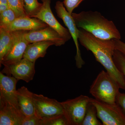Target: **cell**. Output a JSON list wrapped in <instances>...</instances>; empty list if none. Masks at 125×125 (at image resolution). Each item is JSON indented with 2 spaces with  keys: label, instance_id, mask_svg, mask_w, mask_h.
Wrapping results in <instances>:
<instances>
[{
  "label": "cell",
  "instance_id": "cell-1",
  "mask_svg": "<svg viewBox=\"0 0 125 125\" xmlns=\"http://www.w3.org/2000/svg\"><path fill=\"white\" fill-rule=\"evenodd\" d=\"M79 41L87 51L92 52L96 61L118 83L120 88L125 90V80L113 60L115 47L113 39H101L82 29H79Z\"/></svg>",
  "mask_w": 125,
  "mask_h": 125
},
{
  "label": "cell",
  "instance_id": "cell-2",
  "mask_svg": "<svg viewBox=\"0 0 125 125\" xmlns=\"http://www.w3.org/2000/svg\"><path fill=\"white\" fill-rule=\"evenodd\" d=\"M72 15L78 28L84 30L97 38L121 39V34L114 22L98 11H82L72 13Z\"/></svg>",
  "mask_w": 125,
  "mask_h": 125
},
{
  "label": "cell",
  "instance_id": "cell-3",
  "mask_svg": "<svg viewBox=\"0 0 125 125\" xmlns=\"http://www.w3.org/2000/svg\"><path fill=\"white\" fill-rule=\"evenodd\" d=\"M120 87L117 82L107 71L98 74L90 87L89 92L97 101L109 104H115Z\"/></svg>",
  "mask_w": 125,
  "mask_h": 125
},
{
  "label": "cell",
  "instance_id": "cell-4",
  "mask_svg": "<svg viewBox=\"0 0 125 125\" xmlns=\"http://www.w3.org/2000/svg\"><path fill=\"white\" fill-rule=\"evenodd\" d=\"M90 99L88 96L81 95L61 102L64 114L70 125H81Z\"/></svg>",
  "mask_w": 125,
  "mask_h": 125
},
{
  "label": "cell",
  "instance_id": "cell-5",
  "mask_svg": "<svg viewBox=\"0 0 125 125\" xmlns=\"http://www.w3.org/2000/svg\"><path fill=\"white\" fill-rule=\"evenodd\" d=\"M97 110L98 118L103 125H125V115L116 104H109L90 98Z\"/></svg>",
  "mask_w": 125,
  "mask_h": 125
},
{
  "label": "cell",
  "instance_id": "cell-6",
  "mask_svg": "<svg viewBox=\"0 0 125 125\" xmlns=\"http://www.w3.org/2000/svg\"><path fill=\"white\" fill-rule=\"evenodd\" d=\"M55 9L57 16L64 22L73 38L76 50V55L75 57L76 66L78 69H81L85 64V62L81 57L78 42L79 29L76 26L72 15L68 13L65 8L63 2L60 1H57L56 2Z\"/></svg>",
  "mask_w": 125,
  "mask_h": 125
},
{
  "label": "cell",
  "instance_id": "cell-7",
  "mask_svg": "<svg viewBox=\"0 0 125 125\" xmlns=\"http://www.w3.org/2000/svg\"><path fill=\"white\" fill-rule=\"evenodd\" d=\"M27 31L18 30L11 31L13 42L11 47L7 54L0 61V65L14 64L23 58L27 46L30 43L25 38V34Z\"/></svg>",
  "mask_w": 125,
  "mask_h": 125
},
{
  "label": "cell",
  "instance_id": "cell-8",
  "mask_svg": "<svg viewBox=\"0 0 125 125\" xmlns=\"http://www.w3.org/2000/svg\"><path fill=\"white\" fill-rule=\"evenodd\" d=\"M33 98L35 114L41 119L64 114L61 103L56 99L34 93Z\"/></svg>",
  "mask_w": 125,
  "mask_h": 125
},
{
  "label": "cell",
  "instance_id": "cell-9",
  "mask_svg": "<svg viewBox=\"0 0 125 125\" xmlns=\"http://www.w3.org/2000/svg\"><path fill=\"white\" fill-rule=\"evenodd\" d=\"M1 72L13 76L18 80L28 83L32 80L35 74V62L23 58L14 64L4 66Z\"/></svg>",
  "mask_w": 125,
  "mask_h": 125
},
{
  "label": "cell",
  "instance_id": "cell-10",
  "mask_svg": "<svg viewBox=\"0 0 125 125\" xmlns=\"http://www.w3.org/2000/svg\"><path fill=\"white\" fill-rule=\"evenodd\" d=\"M51 0H42V6L40 11L34 18H37L55 30L66 41L71 38V34L68 29L65 28L56 19L51 9Z\"/></svg>",
  "mask_w": 125,
  "mask_h": 125
},
{
  "label": "cell",
  "instance_id": "cell-11",
  "mask_svg": "<svg viewBox=\"0 0 125 125\" xmlns=\"http://www.w3.org/2000/svg\"><path fill=\"white\" fill-rule=\"evenodd\" d=\"M18 80L0 72V102L7 103L20 109L16 85Z\"/></svg>",
  "mask_w": 125,
  "mask_h": 125
},
{
  "label": "cell",
  "instance_id": "cell-12",
  "mask_svg": "<svg viewBox=\"0 0 125 125\" xmlns=\"http://www.w3.org/2000/svg\"><path fill=\"white\" fill-rule=\"evenodd\" d=\"M25 37L30 43L42 41H51L54 42L56 46H60L66 42L55 30L49 26L39 30L27 31Z\"/></svg>",
  "mask_w": 125,
  "mask_h": 125
},
{
  "label": "cell",
  "instance_id": "cell-13",
  "mask_svg": "<svg viewBox=\"0 0 125 125\" xmlns=\"http://www.w3.org/2000/svg\"><path fill=\"white\" fill-rule=\"evenodd\" d=\"M25 117L20 109L8 103L0 102V125H22Z\"/></svg>",
  "mask_w": 125,
  "mask_h": 125
},
{
  "label": "cell",
  "instance_id": "cell-14",
  "mask_svg": "<svg viewBox=\"0 0 125 125\" xmlns=\"http://www.w3.org/2000/svg\"><path fill=\"white\" fill-rule=\"evenodd\" d=\"M48 26L39 19L25 16L16 18L6 30L10 31H31L42 29Z\"/></svg>",
  "mask_w": 125,
  "mask_h": 125
},
{
  "label": "cell",
  "instance_id": "cell-15",
  "mask_svg": "<svg viewBox=\"0 0 125 125\" xmlns=\"http://www.w3.org/2000/svg\"><path fill=\"white\" fill-rule=\"evenodd\" d=\"M17 98L20 111L25 117L35 114L33 93L23 86L17 90Z\"/></svg>",
  "mask_w": 125,
  "mask_h": 125
},
{
  "label": "cell",
  "instance_id": "cell-16",
  "mask_svg": "<svg viewBox=\"0 0 125 125\" xmlns=\"http://www.w3.org/2000/svg\"><path fill=\"white\" fill-rule=\"evenodd\" d=\"M54 45V42L51 41H42L30 43L27 46L23 58L35 62L38 58L44 57L48 47Z\"/></svg>",
  "mask_w": 125,
  "mask_h": 125
},
{
  "label": "cell",
  "instance_id": "cell-17",
  "mask_svg": "<svg viewBox=\"0 0 125 125\" xmlns=\"http://www.w3.org/2000/svg\"><path fill=\"white\" fill-rule=\"evenodd\" d=\"M13 42L11 31L0 28V61L6 55Z\"/></svg>",
  "mask_w": 125,
  "mask_h": 125
},
{
  "label": "cell",
  "instance_id": "cell-18",
  "mask_svg": "<svg viewBox=\"0 0 125 125\" xmlns=\"http://www.w3.org/2000/svg\"><path fill=\"white\" fill-rule=\"evenodd\" d=\"M97 118L96 108L90 102L81 125H103L102 123L98 120Z\"/></svg>",
  "mask_w": 125,
  "mask_h": 125
},
{
  "label": "cell",
  "instance_id": "cell-19",
  "mask_svg": "<svg viewBox=\"0 0 125 125\" xmlns=\"http://www.w3.org/2000/svg\"><path fill=\"white\" fill-rule=\"evenodd\" d=\"M23 8L27 16L34 18L39 11L42 6L38 0H23Z\"/></svg>",
  "mask_w": 125,
  "mask_h": 125
},
{
  "label": "cell",
  "instance_id": "cell-20",
  "mask_svg": "<svg viewBox=\"0 0 125 125\" xmlns=\"http://www.w3.org/2000/svg\"><path fill=\"white\" fill-rule=\"evenodd\" d=\"M17 18L14 11L10 8L0 13V28L6 29Z\"/></svg>",
  "mask_w": 125,
  "mask_h": 125
},
{
  "label": "cell",
  "instance_id": "cell-21",
  "mask_svg": "<svg viewBox=\"0 0 125 125\" xmlns=\"http://www.w3.org/2000/svg\"><path fill=\"white\" fill-rule=\"evenodd\" d=\"M42 125H70L64 114L42 119Z\"/></svg>",
  "mask_w": 125,
  "mask_h": 125
},
{
  "label": "cell",
  "instance_id": "cell-22",
  "mask_svg": "<svg viewBox=\"0 0 125 125\" xmlns=\"http://www.w3.org/2000/svg\"><path fill=\"white\" fill-rule=\"evenodd\" d=\"M115 65L123 74L125 80V58L118 51L115 50L113 56Z\"/></svg>",
  "mask_w": 125,
  "mask_h": 125
},
{
  "label": "cell",
  "instance_id": "cell-23",
  "mask_svg": "<svg viewBox=\"0 0 125 125\" xmlns=\"http://www.w3.org/2000/svg\"><path fill=\"white\" fill-rule=\"evenodd\" d=\"M10 8L15 13L17 18L27 16L25 13L20 0H7Z\"/></svg>",
  "mask_w": 125,
  "mask_h": 125
},
{
  "label": "cell",
  "instance_id": "cell-24",
  "mask_svg": "<svg viewBox=\"0 0 125 125\" xmlns=\"http://www.w3.org/2000/svg\"><path fill=\"white\" fill-rule=\"evenodd\" d=\"M84 0H64V6L70 14H72L74 10Z\"/></svg>",
  "mask_w": 125,
  "mask_h": 125
},
{
  "label": "cell",
  "instance_id": "cell-25",
  "mask_svg": "<svg viewBox=\"0 0 125 125\" xmlns=\"http://www.w3.org/2000/svg\"><path fill=\"white\" fill-rule=\"evenodd\" d=\"M22 125H42V119L34 114L30 116L25 117Z\"/></svg>",
  "mask_w": 125,
  "mask_h": 125
},
{
  "label": "cell",
  "instance_id": "cell-26",
  "mask_svg": "<svg viewBox=\"0 0 125 125\" xmlns=\"http://www.w3.org/2000/svg\"><path fill=\"white\" fill-rule=\"evenodd\" d=\"M115 103L125 115V93L118 92L116 98Z\"/></svg>",
  "mask_w": 125,
  "mask_h": 125
},
{
  "label": "cell",
  "instance_id": "cell-27",
  "mask_svg": "<svg viewBox=\"0 0 125 125\" xmlns=\"http://www.w3.org/2000/svg\"><path fill=\"white\" fill-rule=\"evenodd\" d=\"M115 50L118 51L125 58V43L120 39H113Z\"/></svg>",
  "mask_w": 125,
  "mask_h": 125
},
{
  "label": "cell",
  "instance_id": "cell-28",
  "mask_svg": "<svg viewBox=\"0 0 125 125\" xmlns=\"http://www.w3.org/2000/svg\"><path fill=\"white\" fill-rule=\"evenodd\" d=\"M10 8L8 5L0 4V13L7 10Z\"/></svg>",
  "mask_w": 125,
  "mask_h": 125
},
{
  "label": "cell",
  "instance_id": "cell-29",
  "mask_svg": "<svg viewBox=\"0 0 125 125\" xmlns=\"http://www.w3.org/2000/svg\"><path fill=\"white\" fill-rule=\"evenodd\" d=\"M0 4H4L9 5L7 0H0Z\"/></svg>",
  "mask_w": 125,
  "mask_h": 125
},
{
  "label": "cell",
  "instance_id": "cell-30",
  "mask_svg": "<svg viewBox=\"0 0 125 125\" xmlns=\"http://www.w3.org/2000/svg\"><path fill=\"white\" fill-rule=\"evenodd\" d=\"M21 2V4H22V5L23 6V0H20Z\"/></svg>",
  "mask_w": 125,
  "mask_h": 125
}]
</instances>
